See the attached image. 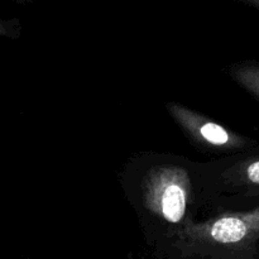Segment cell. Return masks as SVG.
I'll use <instances>...</instances> for the list:
<instances>
[{"label": "cell", "instance_id": "cell-5", "mask_svg": "<svg viewBox=\"0 0 259 259\" xmlns=\"http://www.w3.org/2000/svg\"><path fill=\"white\" fill-rule=\"evenodd\" d=\"M232 77L259 100V63L240 62L230 67Z\"/></svg>", "mask_w": 259, "mask_h": 259}, {"label": "cell", "instance_id": "cell-4", "mask_svg": "<svg viewBox=\"0 0 259 259\" xmlns=\"http://www.w3.org/2000/svg\"><path fill=\"white\" fill-rule=\"evenodd\" d=\"M191 240L210 244L234 247L259 239V204L249 210L219 212L217 217L200 224H190L182 229Z\"/></svg>", "mask_w": 259, "mask_h": 259}, {"label": "cell", "instance_id": "cell-2", "mask_svg": "<svg viewBox=\"0 0 259 259\" xmlns=\"http://www.w3.org/2000/svg\"><path fill=\"white\" fill-rule=\"evenodd\" d=\"M212 205H253L259 201V144L229 158L206 163Z\"/></svg>", "mask_w": 259, "mask_h": 259}, {"label": "cell", "instance_id": "cell-3", "mask_svg": "<svg viewBox=\"0 0 259 259\" xmlns=\"http://www.w3.org/2000/svg\"><path fill=\"white\" fill-rule=\"evenodd\" d=\"M167 111L200 151L238 154L258 146L254 139L229 131L207 116L177 103H168Z\"/></svg>", "mask_w": 259, "mask_h": 259}, {"label": "cell", "instance_id": "cell-1", "mask_svg": "<svg viewBox=\"0 0 259 259\" xmlns=\"http://www.w3.org/2000/svg\"><path fill=\"white\" fill-rule=\"evenodd\" d=\"M123 184L132 205L169 227L185 229L200 206L212 205L206 163L184 157L148 154L134 159Z\"/></svg>", "mask_w": 259, "mask_h": 259}, {"label": "cell", "instance_id": "cell-6", "mask_svg": "<svg viewBox=\"0 0 259 259\" xmlns=\"http://www.w3.org/2000/svg\"><path fill=\"white\" fill-rule=\"evenodd\" d=\"M249 2L252 3L253 5H255V7H257L258 9H259V0H249Z\"/></svg>", "mask_w": 259, "mask_h": 259}]
</instances>
